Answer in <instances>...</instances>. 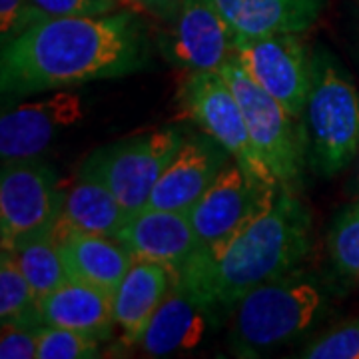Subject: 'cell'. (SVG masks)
Listing matches in <instances>:
<instances>
[{
    "label": "cell",
    "mask_w": 359,
    "mask_h": 359,
    "mask_svg": "<svg viewBox=\"0 0 359 359\" xmlns=\"http://www.w3.org/2000/svg\"><path fill=\"white\" fill-rule=\"evenodd\" d=\"M148 54L146 26L132 11L42 16L2 42L4 96L74 88L136 72Z\"/></svg>",
    "instance_id": "6da1fadb"
},
{
    "label": "cell",
    "mask_w": 359,
    "mask_h": 359,
    "mask_svg": "<svg viewBox=\"0 0 359 359\" xmlns=\"http://www.w3.org/2000/svg\"><path fill=\"white\" fill-rule=\"evenodd\" d=\"M311 250V218L294 190L276 198L242 228L198 248L178 280L210 308L231 311L248 292L297 269Z\"/></svg>",
    "instance_id": "7a4b0ae2"
},
{
    "label": "cell",
    "mask_w": 359,
    "mask_h": 359,
    "mask_svg": "<svg viewBox=\"0 0 359 359\" xmlns=\"http://www.w3.org/2000/svg\"><path fill=\"white\" fill-rule=\"evenodd\" d=\"M323 308L321 285L299 268L262 283L231 309V351L240 358L269 353L309 332Z\"/></svg>",
    "instance_id": "3957f363"
},
{
    "label": "cell",
    "mask_w": 359,
    "mask_h": 359,
    "mask_svg": "<svg viewBox=\"0 0 359 359\" xmlns=\"http://www.w3.org/2000/svg\"><path fill=\"white\" fill-rule=\"evenodd\" d=\"M309 154L321 176L332 178L359 154V92L327 50L313 52L306 104Z\"/></svg>",
    "instance_id": "277c9868"
},
{
    "label": "cell",
    "mask_w": 359,
    "mask_h": 359,
    "mask_svg": "<svg viewBox=\"0 0 359 359\" xmlns=\"http://www.w3.org/2000/svg\"><path fill=\"white\" fill-rule=\"evenodd\" d=\"M238 96L254 148L282 188L294 190L304 176L308 160V128H302L269 92L248 74L233 54L219 70Z\"/></svg>",
    "instance_id": "5b68a950"
},
{
    "label": "cell",
    "mask_w": 359,
    "mask_h": 359,
    "mask_svg": "<svg viewBox=\"0 0 359 359\" xmlns=\"http://www.w3.org/2000/svg\"><path fill=\"white\" fill-rule=\"evenodd\" d=\"M184 138L186 134L178 128L132 136L96 150L80 170L102 180L130 214H138L146 210L156 182Z\"/></svg>",
    "instance_id": "8992f818"
},
{
    "label": "cell",
    "mask_w": 359,
    "mask_h": 359,
    "mask_svg": "<svg viewBox=\"0 0 359 359\" xmlns=\"http://www.w3.org/2000/svg\"><path fill=\"white\" fill-rule=\"evenodd\" d=\"M182 112L228 150V154L257 180L280 186L254 148L238 96L219 70L190 72L180 86Z\"/></svg>",
    "instance_id": "52a82bcc"
},
{
    "label": "cell",
    "mask_w": 359,
    "mask_h": 359,
    "mask_svg": "<svg viewBox=\"0 0 359 359\" xmlns=\"http://www.w3.org/2000/svg\"><path fill=\"white\" fill-rule=\"evenodd\" d=\"M66 194L48 164L34 160L4 162L0 172V238L2 250L58 226Z\"/></svg>",
    "instance_id": "ba28073f"
},
{
    "label": "cell",
    "mask_w": 359,
    "mask_h": 359,
    "mask_svg": "<svg viewBox=\"0 0 359 359\" xmlns=\"http://www.w3.org/2000/svg\"><path fill=\"white\" fill-rule=\"evenodd\" d=\"M236 56L248 74L290 114L304 118L311 88L313 54H309L302 34L236 36Z\"/></svg>",
    "instance_id": "9c48e42d"
},
{
    "label": "cell",
    "mask_w": 359,
    "mask_h": 359,
    "mask_svg": "<svg viewBox=\"0 0 359 359\" xmlns=\"http://www.w3.org/2000/svg\"><path fill=\"white\" fill-rule=\"evenodd\" d=\"M280 188L257 180L231 158L188 212L200 248L216 244L242 228L276 198Z\"/></svg>",
    "instance_id": "30bf717a"
},
{
    "label": "cell",
    "mask_w": 359,
    "mask_h": 359,
    "mask_svg": "<svg viewBox=\"0 0 359 359\" xmlns=\"http://www.w3.org/2000/svg\"><path fill=\"white\" fill-rule=\"evenodd\" d=\"M236 32L208 0H184L160 48L168 60L186 72H212L236 54Z\"/></svg>",
    "instance_id": "8fae6325"
},
{
    "label": "cell",
    "mask_w": 359,
    "mask_h": 359,
    "mask_svg": "<svg viewBox=\"0 0 359 359\" xmlns=\"http://www.w3.org/2000/svg\"><path fill=\"white\" fill-rule=\"evenodd\" d=\"M84 114V100L70 88L54 90L52 96L6 108L0 118L2 164L40 158L56 136L76 126Z\"/></svg>",
    "instance_id": "7c38bea8"
},
{
    "label": "cell",
    "mask_w": 359,
    "mask_h": 359,
    "mask_svg": "<svg viewBox=\"0 0 359 359\" xmlns=\"http://www.w3.org/2000/svg\"><path fill=\"white\" fill-rule=\"evenodd\" d=\"M230 160L228 150L204 132L186 136L156 182L146 208L188 214Z\"/></svg>",
    "instance_id": "4fadbf2b"
},
{
    "label": "cell",
    "mask_w": 359,
    "mask_h": 359,
    "mask_svg": "<svg viewBox=\"0 0 359 359\" xmlns=\"http://www.w3.org/2000/svg\"><path fill=\"white\" fill-rule=\"evenodd\" d=\"M136 259L164 264L180 273L200 248L190 216L184 212H166L146 208L132 214L128 224L116 236Z\"/></svg>",
    "instance_id": "5bb4252c"
},
{
    "label": "cell",
    "mask_w": 359,
    "mask_h": 359,
    "mask_svg": "<svg viewBox=\"0 0 359 359\" xmlns=\"http://www.w3.org/2000/svg\"><path fill=\"white\" fill-rule=\"evenodd\" d=\"M212 313L214 309L200 295L176 280L146 327L140 341L142 351L148 358H168L192 351L202 344Z\"/></svg>",
    "instance_id": "9a60e30c"
},
{
    "label": "cell",
    "mask_w": 359,
    "mask_h": 359,
    "mask_svg": "<svg viewBox=\"0 0 359 359\" xmlns=\"http://www.w3.org/2000/svg\"><path fill=\"white\" fill-rule=\"evenodd\" d=\"M178 280V273L158 262L134 259L114 294V321L122 341L140 346L146 327Z\"/></svg>",
    "instance_id": "2e32d148"
},
{
    "label": "cell",
    "mask_w": 359,
    "mask_h": 359,
    "mask_svg": "<svg viewBox=\"0 0 359 359\" xmlns=\"http://www.w3.org/2000/svg\"><path fill=\"white\" fill-rule=\"evenodd\" d=\"M40 320L44 325H56L110 339L114 332V295L76 278H68L50 294L39 299Z\"/></svg>",
    "instance_id": "e0dca14e"
},
{
    "label": "cell",
    "mask_w": 359,
    "mask_h": 359,
    "mask_svg": "<svg viewBox=\"0 0 359 359\" xmlns=\"http://www.w3.org/2000/svg\"><path fill=\"white\" fill-rule=\"evenodd\" d=\"M58 242L70 278L92 283L112 295L136 259L126 245L110 236L58 228Z\"/></svg>",
    "instance_id": "ac0fdd59"
},
{
    "label": "cell",
    "mask_w": 359,
    "mask_h": 359,
    "mask_svg": "<svg viewBox=\"0 0 359 359\" xmlns=\"http://www.w3.org/2000/svg\"><path fill=\"white\" fill-rule=\"evenodd\" d=\"M238 36L304 34L318 22L323 0H208Z\"/></svg>",
    "instance_id": "d6986e66"
},
{
    "label": "cell",
    "mask_w": 359,
    "mask_h": 359,
    "mask_svg": "<svg viewBox=\"0 0 359 359\" xmlns=\"http://www.w3.org/2000/svg\"><path fill=\"white\" fill-rule=\"evenodd\" d=\"M130 216L102 180L80 170L74 188L66 194L58 228L116 238L128 224Z\"/></svg>",
    "instance_id": "ffe728a7"
},
{
    "label": "cell",
    "mask_w": 359,
    "mask_h": 359,
    "mask_svg": "<svg viewBox=\"0 0 359 359\" xmlns=\"http://www.w3.org/2000/svg\"><path fill=\"white\" fill-rule=\"evenodd\" d=\"M11 252L39 299L70 278L60 252L58 226L26 238L18 245H14Z\"/></svg>",
    "instance_id": "44dd1931"
},
{
    "label": "cell",
    "mask_w": 359,
    "mask_h": 359,
    "mask_svg": "<svg viewBox=\"0 0 359 359\" xmlns=\"http://www.w3.org/2000/svg\"><path fill=\"white\" fill-rule=\"evenodd\" d=\"M0 320L2 325H42L39 297L11 250L0 257Z\"/></svg>",
    "instance_id": "7402d4cb"
},
{
    "label": "cell",
    "mask_w": 359,
    "mask_h": 359,
    "mask_svg": "<svg viewBox=\"0 0 359 359\" xmlns=\"http://www.w3.org/2000/svg\"><path fill=\"white\" fill-rule=\"evenodd\" d=\"M327 250L335 273L346 282L359 283V198L334 219Z\"/></svg>",
    "instance_id": "603a6c76"
},
{
    "label": "cell",
    "mask_w": 359,
    "mask_h": 359,
    "mask_svg": "<svg viewBox=\"0 0 359 359\" xmlns=\"http://www.w3.org/2000/svg\"><path fill=\"white\" fill-rule=\"evenodd\" d=\"M102 358L100 339L74 330L40 325L36 359H96Z\"/></svg>",
    "instance_id": "cb8c5ba5"
},
{
    "label": "cell",
    "mask_w": 359,
    "mask_h": 359,
    "mask_svg": "<svg viewBox=\"0 0 359 359\" xmlns=\"http://www.w3.org/2000/svg\"><path fill=\"white\" fill-rule=\"evenodd\" d=\"M297 355L304 359H359V320L335 325L309 341Z\"/></svg>",
    "instance_id": "d4e9b609"
},
{
    "label": "cell",
    "mask_w": 359,
    "mask_h": 359,
    "mask_svg": "<svg viewBox=\"0 0 359 359\" xmlns=\"http://www.w3.org/2000/svg\"><path fill=\"white\" fill-rule=\"evenodd\" d=\"M114 11H118L116 0H28V11L18 30L42 16H94V14H108Z\"/></svg>",
    "instance_id": "484cf974"
},
{
    "label": "cell",
    "mask_w": 359,
    "mask_h": 359,
    "mask_svg": "<svg viewBox=\"0 0 359 359\" xmlns=\"http://www.w3.org/2000/svg\"><path fill=\"white\" fill-rule=\"evenodd\" d=\"M40 325H2L0 358L34 359L39 358Z\"/></svg>",
    "instance_id": "4316f807"
},
{
    "label": "cell",
    "mask_w": 359,
    "mask_h": 359,
    "mask_svg": "<svg viewBox=\"0 0 359 359\" xmlns=\"http://www.w3.org/2000/svg\"><path fill=\"white\" fill-rule=\"evenodd\" d=\"M28 11V0H0V36L2 42L18 30Z\"/></svg>",
    "instance_id": "83f0119b"
},
{
    "label": "cell",
    "mask_w": 359,
    "mask_h": 359,
    "mask_svg": "<svg viewBox=\"0 0 359 359\" xmlns=\"http://www.w3.org/2000/svg\"><path fill=\"white\" fill-rule=\"evenodd\" d=\"M132 2L136 6H140L142 11H146L160 20H166V22L176 16L180 6L184 4V0H132Z\"/></svg>",
    "instance_id": "f1b7e54d"
},
{
    "label": "cell",
    "mask_w": 359,
    "mask_h": 359,
    "mask_svg": "<svg viewBox=\"0 0 359 359\" xmlns=\"http://www.w3.org/2000/svg\"><path fill=\"white\" fill-rule=\"evenodd\" d=\"M355 170H353V180H351V188H353V194L359 198V154L355 158Z\"/></svg>",
    "instance_id": "f546056e"
}]
</instances>
